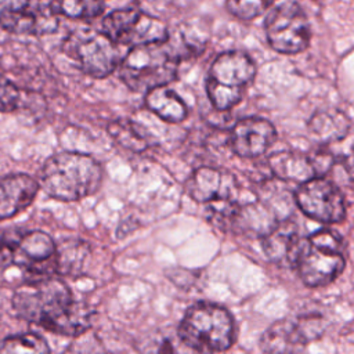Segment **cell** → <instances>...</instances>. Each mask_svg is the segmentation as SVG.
Listing matches in <instances>:
<instances>
[{
	"label": "cell",
	"mask_w": 354,
	"mask_h": 354,
	"mask_svg": "<svg viewBox=\"0 0 354 354\" xmlns=\"http://www.w3.org/2000/svg\"><path fill=\"white\" fill-rule=\"evenodd\" d=\"M310 134L322 144L343 140L350 130L348 116L337 108H326L315 112L307 123Z\"/></svg>",
	"instance_id": "ac0fdd59"
},
{
	"label": "cell",
	"mask_w": 354,
	"mask_h": 354,
	"mask_svg": "<svg viewBox=\"0 0 354 354\" xmlns=\"http://www.w3.org/2000/svg\"><path fill=\"white\" fill-rule=\"evenodd\" d=\"M53 10L57 15H65L69 18H80V19H90L98 17L102 10L104 4L100 1H90V0H64V1H51Z\"/></svg>",
	"instance_id": "603a6c76"
},
{
	"label": "cell",
	"mask_w": 354,
	"mask_h": 354,
	"mask_svg": "<svg viewBox=\"0 0 354 354\" xmlns=\"http://www.w3.org/2000/svg\"><path fill=\"white\" fill-rule=\"evenodd\" d=\"M308 159L314 169L315 177H324L333 167V163H335L333 155L325 149L315 151L313 155L308 156Z\"/></svg>",
	"instance_id": "4316f807"
},
{
	"label": "cell",
	"mask_w": 354,
	"mask_h": 354,
	"mask_svg": "<svg viewBox=\"0 0 354 354\" xmlns=\"http://www.w3.org/2000/svg\"><path fill=\"white\" fill-rule=\"evenodd\" d=\"M232 178L212 166H201L194 170L185 183L187 194L201 203L232 198Z\"/></svg>",
	"instance_id": "9a60e30c"
},
{
	"label": "cell",
	"mask_w": 354,
	"mask_h": 354,
	"mask_svg": "<svg viewBox=\"0 0 354 354\" xmlns=\"http://www.w3.org/2000/svg\"><path fill=\"white\" fill-rule=\"evenodd\" d=\"M324 330L325 321L319 315L279 319L264 330L260 337V347L266 354H299Z\"/></svg>",
	"instance_id": "30bf717a"
},
{
	"label": "cell",
	"mask_w": 354,
	"mask_h": 354,
	"mask_svg": "<svg viewBox=\"0 0 354 354\" xmlns=\"http://www.w3.org/2000/svg\"><path fill=\"white\" fill-rule=\"evenodd\" d=\"M178 59L165 43L130 48L120 61L119 72L124 84L134 91H149L176 79Z\"/></svg>",
	"instance_id": "277c9868"
},
{
	"label": "cell",
	"mask_w": 354,
	"mask_h": 354,
	"mask_svg": "<svg viewBox=\"0 0 354 354\" xmlns=\"http://www.w3.org/2000/svg\"><path fill=\"white\" fill-rule=\"evenodd\" d=\"M102 181L100 163L80 152L50 156L39 171V188L58 201H80L98 191Z\"/></svg>",
	"instance_id": "7a4b0ae2"
},
{
	"label": "cell",
	"mask_w": 354,
	"mask_h": 354,
	"mask_svg": "<svg viewBox=\"0 0 354 354\" xmlns=\"http://www.w3.org/2000/svg\"><path fill=\"white\" fill-rule=\"evenodd\" d=\"M301 238L295 221L282 218L261 236V248L267 259L279 264H295Z\"/></svg>",
	"instance_id": "e0dca14e"
},
{
	"label": "cell",
	"mask_w": 354,
	"mask_h": 354,
	"mask_svg": "<svg viewBox=\"0 0 354 354\" xmlns=\"http://www.w3.org/2000/svg\"><path fill=\"white\" fill-rule=\"evenodd\" d=\"M295 201L306 216L319 223H340L346 217V205L340 189L325 177H314L300 184Z\"/></svg>",
	"instance_id": "8fae6325"
},
{
	"label": "cell",
	"mask_w": 354,
	"mask_h": 354,
	"mask_svg": "<svg viewBox=\"0 0 354 354\" xmlns=\"http://www.w3.org/2000/svg\"><path fill=\"white\" fill-rule=\"evenodd\" d=\"M268 166L275 177L283 181L299 183V185L315 177L308 156L297 152L282 151L272 153L268 158Z\"/></svg>",
	"instance_id": "d6986e66"
},
{
	"label": "cell",
	"mask_w": 354,
	"mask_h": 354,
	"mask_svg": "<svg viewBox=\"0 0 354 354\" xmlns=\"http://www.w3.org/2000/svg\"><path fill=\"white\" fill-rule=\"evenodd\" d=\"M272 3L267 0H260V1H248V0H231L225 3L227 10L241 18V19H252L257 15H260L264 10L271 7Z\"/></svg>",
	"instance_id": "cb8c5ba5"
},
{
	"label": "cell",
	"mask_w": 354,
	"mask_h": 354,
	"mask_svg": "<svg viewBox=\"0 0 354 354\" xmlns=\"http://www.w3.org/2000/svg\"><path fill=\"white\" fill-rule=\"evenodd\" d=\"M0 25L17 35H48L58 28L51 3L14 1L0 10Z\"/></svg>",
	"instance_id": "7c38bea8"
},
{
	"label": "cell",
	"mask_w": 354,
	"mask_h": 354,
	"mask_svg": "<svg viewBox=\"0 0 354 354\" xmlns=\"http://www.w3.org/2000/svg\"><path fill=\"white\" fill-rule=\"evenodd\" d=\"M145 104L155 115L169 123L183 122L188 113L185 102L167 86L147 91Z\"/></svg>",
	"instance_id": "ffe728a7"
},
{
	"label": "cell",
	"mask_w": 354,
	"mask_h": 354,
	"mask_svg": "<svg viewBox=\"0 0 354 354\" xmlns=\"http://www.w3.org/2000/svg\"><path fill=\"white\" fill-rule=\"evenodd\" d=\"M264 28L270 46L278 53L297 54L308 46V21L296 1L274 4L266 17Z\"/></svg>",
	"instance_id": "9c48e42d"
},
{
	"label": "cell",
	"mask_w": 354,
	"mask_h": 354,
	"mask_svg": "<svg viewBox=\"0 0 354 354\" xmlns=\"http://www.w3.org/2000/svg\"><path fill=\"white\" fill-rule=\"evenodd\" d=\"M254 75L256 65L248 54L242 51L220 54L213 61L206 80V91L212 105L220 112L235 106Z\"/></svg>",
	"instance_id": "8992f818"
},
{
	"label": "cell",
	"mask_w": 354,
	"mask_h": 354,
	"mask_svg": "<svg viewBox=\"0 0 354 354\" xmlns=\"http://www.w3.org/2000/svg\"><path fill=\"white\" fill-rule=\"evenodd\" d=\"M102 32L116 44L138 47L165 43L169 37L167 26L152 15L137 8H120L102 19Z\"/></svg>",
	"instance_id": "ba28073f"
},
{
	"label": "cell",
	"mask_w": 354,
	"mask_h": 354,
	"mask_svg": "<svg viewBox=\"0 0 354 354\" xmlns=\"http://www.w3.org/2000/svg\"><path fill=\"white\" fill-rule=\"evenodd\" d=\"M64 51L82 72L97 79L111 75L120 64L118 44L93 28L72 30L64 41Z\"/></svg>",
	"instance_id": "52a82bcc"
},
{
	"label": "cell",
	"mask_w": 354,
	"mask_h": 354,
	"mask_svg": "<svg viewBox=\"0 0 354 354\" xmlns=\"http://www.w3.org/2000/svg\"><path fill=\"white\" fill-rule=\"evenodd\" d=\"M39 191L37 181L24 173L0 177V220L25 210Z\"/></svg>",
	"instance_id": "2e32d148"
},
{
	"label": "cell",
	"mask_w": 354,
	"mask_h": 354,
	"mask_svg": "<svg viewBox=\"0 0 354 354\" xmlns=\"http://www.w3.org/2000/svg\"><path fill=\"white\" fill-rule=\"evenodd\" d=\"M142 354H180V350L173 337L156 336L144 344Z\"/></svg>",
	"instance_id": "484cf974"
},
{
	"label": "cell",
	"mask_w": 354,
	"mask_h": 354,
	"mask_svg": "<svg viewBox=\"0 0 354 354\" xmlns=\"http://www.w3.org/2000/svg\"><path fill=\"white\" fill-rule=\"evenodd\" d=\"M108 133L119 145L133 152H142L152 144V140L145 129L129 119H118L111 122L108 124Z\"/></svg>",
	"instance_id": "44dd1931"
},
{
	"label": "cell",
	"mask_w": 354,
	"mask_h": 354,
	"mask_svg": "<svg viewBox=\"0 0 354 354\" xmlns=\"http://www.w3.org/2000/svg\"><path fill=\"white\" fill-rule=\"evenodd\" d=\"M11 252V266L25 267L39 278L50 277L55 271L57 246L53 238L43 231H28L17 239H7Z\"/></svg>",
	"instance_id": "4fadbf2b"
},
{
	"label": "cell",
	"mask_w": 354,
	"mask_h": 354,
	"mask_svg": "<svg viewBox=\"0 0 354 354\" xmlns=\"http://www.w3.org/2000/svg\"><path fill=\"white\" fill-rule=\"evenodd\" d=\"M346 264L342 242L329 230H319L301 239L295 264L301 281L311 288L335 281Z\"/></svg>",
	"instance_id": "5b68a950"
},
{
	"label": "cell",
	"mask_w": 354,
	"mask_h": 354,
	"mask_svg": "<svg viewBox=\"0 0 354 354\" xmlns=\"http://www.w3.org/2000/svg\"><path fill=\"white\" fill-rule=\"evenodd\" d=\"M0 354H50L48 343L37 333H19L0 343Z\"/></svg>",
	"instance_id": "7402d4cb"
},
{
	"label": "cell",
	"mask_w": 354,
	"mask_h": 354,
	"mask_svg": "<svg viewBox=\"0 0 354 354\" xmlns=\"http://www.w3.org/2000/svg\"><path fill=\"white\" fill-rule=\"evenodd\" d=\"M277 138V130L271 122L250 116L238 120L230 136L232 151L242 158H256L268 151Z\"/></svg>",
	"instance_id": "5bb4252c"
},
{
	"label": "cell",
	"mask_w": 354,
	"mask_h": 354,
	"mask_svg": "<svg viewBox=\"0 0 354 354\" xmlns=\"http://www.w3.org/2000/svg\"><path fill=\"white\" fill-rule=\"evenodd\" d=\"M177 333L187 348L202 354H214L232 346L235 324L224 307L213 303H196L187 310Z\"/></svg>",
	"instance_id": "3957f363"
},
{
	"label": "cell",
	"mask_w": 354,
	"mask_h": 354,
	"mask_svg": "<svg viewBox=\"0 0 354 354\" xmlns=\"http://www.w3.org/2000/svg\"><path fill=\"white\" fill-rule=\"evenodd\" d=\"M342 166L350 184L354 185V155H348L342 160Z\"/></svg>",
	"instance_id": "83f0119b"
},
{
	"label": "cell",
	"mask_w": 354,
	"mask_h": 354,
	"mask_svg": "<svg viewBox=\"0 0 354 354\" xmlns=\"http://www.w3.org/2000/svg\"><path fill=\"white\" fill-rule=\"evenodd\" d=\"M12 307L24 319L58 335L79 336L90 326L87 310L55 277L33 278L19 285L12 295Z\"/></svg>",
	"instance_id": "6da1fadb"
},
{
	"label": "cell",
	"mask_w": 354,
	"mask_h": 354,
	"mask_svg": "<svg viewBox=\"0 0 354 354\" xmlns=\"http://www.w3.org/2000/svg\"><path fill=\"white\" fill-rule=\"evenodd\" d=\"M21 104L19 88L6 76L0 75V112H12Z\"/></svg>",
	"instance_id": "d4e9b609"
}]
</instances>
